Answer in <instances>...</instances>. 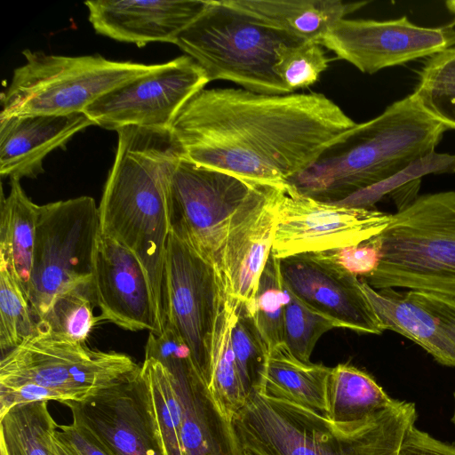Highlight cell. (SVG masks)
Listing matches in <instances>:
<instances>
[{
	"instance_id": "7",
	"label": "cell",
	"mask_w": 455,
	"mask_h": 455,
	"mask_svg": "<svg viewBox=\"0 0 455 455\" xmlns=\"http://www.w3.org/2000/svg\"><path fill=\"white\" fill-rule=\"evenodd\" d=\"M300 40L259 22L226 0H207L173 44L203 68L210 82L224 80L253 92L288 94L292 92L275 71L276 55L283 45Z\"/></svg>"
},
{
	"instance_id": "32",
	"label": "cell",
	"mask_w": 455,
	"mask_h": 455,
	"mask_svg": "<svg viewBox=\"0 0 455 455\" xmlns=\"http://www.w3.org/2000/svg\"><path fill=\"white\" fill-rule=\"evenodd\" d=\"M231 345L247 398L259 393L265 377L269 349L250 308L238 302L231 331Z\"/></svg>"
},
{
	"instance_id": "34",
	"label": "cell",
	"mask_w": 455,
	"mask_h": 455,
	"mask_svg": "<svg viewBox=\"0 0 455 455\" xmlns=\"http://www.w3.org/2000/svg\"><path fill=\"white\" fill-rule=\"evenodd\" d=\"M250 310L269 352L283 344L284 289L279 259L275 256L273 251L259 278Z\"/></svg>"
},
{
	"instance_id": "23",
	"label": "cell",
	"mask_w": 455,
	"mask_h": 455,
	"mask_svg": "<svg viewBox=\"0 0 455 455\" xmlns=\"http://www.w3.org/2000/svg\"><path fill=\"white\" fill-rule=\"evenodd\" d=\"M259 22L302 40L319 41L367 2L340 0H226Z\"/></svg>"
},
{
	"instance_id": "9",
	"label": "cell",
	"mask_w": 455,
	"mask_h": 455,
	"mask_svg": "<svg viewBox=\"0 0 455 455\" xmlns=\"http://www.w3.org/2000/svg\"><path fill=\"white\" fill-rule=\"evenodd\" d=\"M99 207L82 196L37 206L28 300L36 321L60 293L92 279Z\"/></svg>"
},
{
	"instance_id": "1",
	"label": "cell",
	"mask_w": 455,
	"mask_h": 455,
	"mask_svg": "<svg viewBox=\"0 0 455 455\" xmlns=\"http://www.w3.org/2000/svg\"><path fill=\"white\" fill-rule=\"evenodd\" d=\"M356 123L323 93L202 89L170 129L184 157L256 184L304 172Z\"/></svg>"
},
{
	"instance_id": "30",
	"label": "cell",
	"mask_w": 455,
	"mask_h": 455,
	"mask_svg": "<svg viewBox=\"0 0 455 455\" xmlns=\"http://www.w3.org/2000/svg\"><path fill=\"white\" fill-rule=\"evenodd\" d=\"M90 285L58 294L36 321V333L85 343L94 326L100 322L92 312L94 300Z\"/></svg>"
},
{
	"instance_id": "45",
	"label": "cell",
	"mask_w": 455,
	"mask_h": 455,
	"mask_svg": "<svg viewBox=\"0 0 455 455\" xmlns=\"http://www.w3.org/2000/svg\"><path fill=\"white\" fill-rule=\"evenodd\" d=\"M453 398H454V409H453V413H452V416L451 418V421L452 422V424L454 425L455 427V391L453 393Z\"/></svg>"
},
{
	"instance_id": "26",
	"label": "cell",
	"mask_w": 455,
	"mask_h": 455,
	"mask_svg": "<svg viewBox=\"0 0 455 455\" xmlns=\"http://www.w3.org/2000/svg\"><path fill=\"white\" fill-rule=\"evenodd\" d=\"M366 371L349 363L331 368L327 384V412L335 423H355L395 403Z\"/></svg>"
},
{
	"instance_id": "35",
	"label": "cell",
	"mask_w": 455,
	"mask_h": 455,
	"mask_svg": "<svg viewBox=\"0 0 455 455\" xmlns=\"http://www.w3.org/2000/svg\"><path fill=\"white\" fill-rule=\"evenodd\" d=\"M26 294L0 262V348L2 355L36 334V322Z\"/></svg>"
},
{
	"instance_id": "28",
	"label": "cell",
	"mask_w": 455,
	"mask_h": 455,
	"mask_svg": "<svg viewBox=\"0 0 455 455\" xmlns=\"http://www.w3.org/2000/svg\"><path fill=\"white\" fill-rule=\"evenodd\" d=\"M141 372L164 455H184L181 443L183 404L168 370L155 359H145Z\"/></svg>"
},
{
	"instance_id": "41",
	"label": "cell",
	"mask_w": 455,
	"mask_h": 455,
	"mask_svg": "<svg viewBox=\"0 0 455 455\" xmlns=\"http://www.w3.org/2000/svg\"><path fill=\"white\" fill-rule=\"evenodd\" d=\"M409 297L436 317L455 342V299L444 296L407 291Z\"/></svg>"
},
{
	"instance_id": "14",
	"label": "cell",
	"mask_w": 455,
	"mask_h": 455,
	"mask_svg": "<svg viewBox=\"0 0 455 455\" xmlns=\"http://www.w3.org/2000/svg\"><path fill=\"white\" fill-rule=\"evenodd\" d=\"M319 44L338 59L371 75L452 47L455 26L420 27L406 16L388 20L345 18Z\"/></svg>"
},
{
	"instance_id": "36",
	"label": "cell",
	"mask_w": 455,
	"mask_h": 455,
	"mask_svg": "<svg viewBox=\"0 0 455 455\" xmlns=\"http://www.w3.org/2000/svg\"><path fill=\"white\" fill-rule=\"evenodd\" d=\"M330 61L318 42L300 40L278 50L275 71L293 92L314 84L327 69Z\"/></svg>"
},
{
	"instance_id": "31",
	"label": "cell",
	"mask_w": 455,
	"mask_h": 455,
	"mask_svg": "<svg viewBox=\"0 0 455 455\" xmlns=\"http://www.w3.org/2000/svg\"><path fill=\"white\" fill-rule=\"evenodd\" d=\"M412 94L427 114L455 130V47L427 58Z\"/></svg>"
},
{
	"instance_id": "3",
	"label": "cell",
	"mask_w": 455,
	"mask_h": 455,
	"mask_svg": "<svg viewBox=\"0 0 455 455\" xmlns=\"http://www.w3.org/2000/svg\"><path fill=\"white\" fill-rule=\"evenodd\" d=\"M447 130L411 93L356 124L287 182L306 196L337 203L435 152Z\"/></svg>"
},
{
	"instance_id": "10",
	"label": "cell",
	"mask_w": 455,
	"mask_h": 455,
	"mask_svg": "<svg viewBox=\"0 0 455 455\" xmlns=\"http://www.w3.org/2000/svg\"><path fill=\"white\" fill-rule=\"evenodd\" d=\"M255 185L183 156L170 181L171 230L220 273L230 221Z\"/></svg>"
},
{
	"instance_id": "25",
	"label": "cell",
	"mask_w": 455,
	"mask_h": 455,
	"mask_svg": "<svg viewBox=\"0 0 455 455\" xmlns=\"http://www.w3.org/2000/svg\"><path fill=\"white\" fill-rule=\"evenodd\" d=\"M37 204L24 192L20 180L10 179V193L0 203V262L28 298L36 241Z\"/></svg>"
},
{
	"instance_id": "37",
	"label": "cell",
	"mask_w": 455,
	"mask_h": 455,
	"mask_svg": "<svg viewBox=\"0 0 455 455\" xmlns=\"http://www.w3.org/2000/svg\"><path fill=\"white\" fill-rule=\"evenodd\" d=\"M443 172H455V155L434 152L417 160L388 179L332 204L356 208H371L387 193L395 189L400 192L405 188H412L414 184L419 183L422 176Z\"/></svg>"
},
{
	"instance_id": "15",
	"label": "cell",
	"mask_w": 455,
	"mask_h": 455,
	"mask_svg": "<svg viewBox=\"0 0 455 455\" xmlns=\"http://www.w3.org/2000/svg\"><path fill=\"white\" fill-rule=\"evenodd\" d=\"M90 286L100 321L132 331L163 332L164 325L141 262L130 249L100 233Z\"/></svg>"
},
{
	"instance_id": "24",
	"label": "cell",
	"mask_w": 455,
	"mask_h": 455,
	"mask_svg": "<svg viewBox=\"0 0 455 455\" xmlns=\"http://www.w3.org/2000/svg\"><path fill=\"white\" fill-rule=\"evenodd\" d=\"M331 371V368L323 364L299 360L283 343L269 352L259 394L325 415L327 384Z\"/></svg>"
},
{
	"instance_id": "18",
	"label": "cell",
	"mask_w": 455,
	"mask_h": 455,
	"mask_svg": "<svg viewBox=\"0 0 455 455\" xmlns=\"http://www.w3.org/2000/svg\"><path fill=\"white\" fill-rule=\"evenodd\" d=\"M283 285L300 300L356 332L385 331L361 281L313 253L279 259Z\"/></svg>"
},
{
	"instance_id": "27",
	"label": "cell",
	"mask_w": 455,
	"mask_h": 455,
	"mask_svg": "<svg viewBox=\"0 0 455 455\" xmlns=\"http://www.w3.org/2000/svg\"><path fill=\"white\" fill-rule=\"evenodd\" d=\"M237 304L236 299L225 292L214 328L208 384L215 403L230 420L247 401L231 345Z\"/></svg>"
},
{
	"instance_id": "40",
	"label": "cell",
	"mask_w": 455,
	"mask_h": 455,
	"mask_svg": "<svg viewBox=\"0 0 455 455\" xmlns=\"http://www.w3.org/2000/svg\"><path fill=\"white\" fill-rule=\"evenodd\" d=\"M398 455H455V443L435 439L412 424L405 432Z\"/></svg>"
},
{
	"instance_id": "43",
	"label": "cell",
	"mask_w": 455,
	"mask_h": 455,
	"mask_svg": "<svg viewBox=\"0 0 455 455\" xmlns=\"http://www.w3.org/2000/svg\"><path fill=\"white\" fill-rule=\"evenodd\" d=\"M447 10L453 15L454 19L451 22L455 26V0H448L445 2Z\"/></svg>"
},
{
	"instance_id": "20",
	"label": "cell",
	"mask_w": 455,
	"mask_h": 455,
	"mask_svg": "<svg viewBox=\"0 0 455 455\" xmlns=\"http://www.w3.org/2000/svg\"><path fill=\"white\" fill-rule=\"evenodd\" d=\"M207 0L86 1L96 33L143 47L152 42L173 44L204 10Z\"/></svg>"
},
{
	"instance_id": "22",
	"label": "cell",
	"mask_w": 455,
	"mask_h": 455,
	"mask_svg": "<svg viewBox=\"0 0 455 455\" xmlns=\"http://www.w3.org/2000/svg\"><path fill=\"white\" fill-rule=\"evenodd\" d=\"M362 283V289L385 331H393L427 351L438 363L455 367V342L431 313L412 300L406 291L376 290Z\"/></svg>"
},
{
	"instance_id": "16",
	"label": "cell",
	"mask_w": 455,
	"mask_h": 455,
	"mask_svg": "<svg viewBox=\"0 0 455 455\" xmlns=\"http://www.w3.org/2000/svg\"><path fill=\"white\" fill-rule=\"evenodd\" d=\"M119 455H164L141 366L94 396L67 405Z\"/></svg>"
},
{
	"instance_id": "8",
	"label": "cell",
	"mask_w": 455,
	"mask_h": 455,
	"mask_svg": "<svg viewBox=\"0 0 455 455\" xmlns=\"http://www.w3.org/2000/svg\"><path fill=\"white\" fill-rule=\"evenodd\" d=\"M1 94L0 117L84 112L101 96L157 70L160 64L116 61L100 55L64 56L26 49Z\"/></svg>"
},
{
	"instance_id": "44",
	"label": "cell",
	"mask_w": 455,
	"mask_h": 455,
	"mask_svg": "<svg viewBox=\"0 0 455 455\" xmlns=\"http://www.w3.org/2000/svg\"><path fill=\"white\" fill-rule=\"evenodd\" d=\"M243 455H260L251 450L249 449H243Z\"/></svg>"
},
{
	"instance_id": "6",
	"label": "cell",
	"mask_w": 455,
	"mask_h": 455,
	"mask_svg": "<svg viewBox=\"0 0 455 455\" xmlns=\"http://www.w3.org/2000/svg\"><path fill=\"white\" fill-rule=\"evenodd\" d=\"M377 236L378 267L361 282L455 299V191L416 196Z\"/></svg>"
},
{
	"instance_id": "21",
	"label": "cell",
	"mask_w": 455,
	"mask_h": 455,
	"mask_svg": "<svg viewBox=\"0 0 455 455\" xmlns=\"http://www.w3.org/2000/svg\"><path fill=\"white\" fill-rule=\"evenodd\" d=\"M96 125L84 112L0 117V173L20 180L42 174L52 151L65 149L80 131Z\"/></svg>"
},
{
	"instance_id": "39",
	"label": "cell",
	"mask_w": 455,
	"mask_h": 455,
	"mask_svg": "<svg viewBox=\"0 0 455 455\" xmlns=\"http://www.w3.org/2000/svg\"><path fill=\"white\" fill-rule=\"evenodd\" d=\"M68 425H58L54 434L77 455H119L76 417Z\"/></svg>"
},
{
	"instance_id": "46",
	"label": "cell",
	"mask_w": 455,
	"mask_h": 455,
	"mask_svg": "<svg viewBox=\"0 0 455 455\" xmlns=\"http://www.w3.org/2000/svg\"><path fill=\"white\" fill-rule=\"evenodd\" d=\"M0 455H7L4 449L0 448Z\"/></svg>"
},
{
	"instance_id": "5",
	"label": "cell",
	"mask_w": 455,
	"mask_h": 455,
	"mask_svg": "<svg viewBox=\"0 0 455 455\" xmlns=\"http://www.w3.org/2000/svg\"><path fill=\"white\" fill-rule=\"evenodd\" d=\"M140 367L124 354L36 333L2 355L0 415L32 402H84Z\"/></svg>"
},
{
	"instance_id": "4",
	"label": "cell",
	"mask_w": 455,
	"mask_h": 455,
	"mask_svg": "<svg viewBox=\"0 0 455 455\" xmlns=\"http://www.w3.org/2000/svg\"><path fill=\"white\" fill-rule=\"evenodd\" d=\"M416 419L415 403L397 399L363 420L335 423L323 413L254 393L232 423L242 448L260 455H398Z\"/></svg>"
},
{
	"instance_id": "12",
	"label": "cell",
	"mask_w": 455,
	"mask_h": 455,
	"mask_svg": "<svg viewBox=\"0 0 455 455\" xmlns=\"http://www.w3.org/2000/svg\"><path fill=\"white\" fill-rule=\"evenodd\" d=\"M277 259L356 245L380 234L392 214L322 202L300 194L288 182L275 186Z\"/></svg>"
},
{
	"instance_id": "17",
	"label": "cell",
	"mask_w": 455,
	"mask_h": 455,
	"mask_svg": "<svg viewBox=\"0 0 455 455\" xmlns=\"http://www.w3.org/2000/svg\"><path fill=\"white\" fill-rule=\"evenodd\" d=\"M275 186L255 185L233 216L224 246L220 275L225 292L249 308L273 250L276 225Z\"/></svg>"
},
{
	"instance_id": "42",
	"label": "cell",
	"mask_w": 455,
	"mask_h": 455,
	"mask_svg": "<svg viewBox=\"0 0 455 455\" xmlns=\"http://www.w3.org/2000/svg\"><path fill=\"white\" fill-rule=\"evenodd\" d=\"M50 451L51 455H77L70 446L58 438L54 433L51 443Z\"/></svg>"
},
{
	"instance_id": "19",
	"label": "cell",
	"mask_w": 455,
	"mask_h": 455,
	"mask_svg": "<svg viewBox=\"0 0 455 455\" xmlns=\"http://www.w3.org/2000/svg\"><path fill=\"white\" fill-rule=\"evenodd\" d=\"M161 363L173 377L183 404L181 443L184 455H243L232 420L215 403L189 349H169Z\"/></svg>"
},
{
	"instance_id": "33",
	"label": "cell",
	"mask_w": 455,
	"mask_h": 455,
	"mask_svg": "<svg viewBox=\"0 0 455 455\" xmlns=\"http://www.w3.org/2000/svg\"><path fill=\"white\" fill-rule=\"evenodd\" d=\"M283 289V344L296 358L308 363L321 336L341 326L300 300L284 285Z\"/></svg>"
},
{
	"instance_id": "11",
	"label": "cell",
	"mask_w": 455,
	"mask_h": 455,
	"mask_svg": "<svg viewBox=\"0 0 455 455\" xmlns=\"http://www.w3.org/2000/svg\"><path fill=\"white\" fill-rule=\"evenodd\" d=\"M224 295L214 265L171 230L164 268L165 324L187 345L207 386L214 328Z\"/></svg>"
},
{
	"instance_id": "38",
	"label": "cell",
	"mask_w": 455,
	"mask_h": 455,
	"mask_svg": "<svg viewBox=\"0 0 455 455\" xmlns=\"http://www.w3.org/2000/svg\"><path fill=\"white\" fill-rule=\"evenodd\" d=\"M313 254L334 267L363 281L378 267L380 245L376 235L356 245Z\"/></svg>"
},
{
	"instance_id": "2",
	"label": "cell",
	"mask_w": 455,
	"mask_h": 455,
	"mask_svg": "<svg viewBox=\"0 0 455 455\" xmlns=\"http://www.w3.org/2000/svg\"><path fill=\"white\" fill-rule=\"evenodd\" d=\"M117 135L115 161L99 205L100 231L138 257L165 325L169 189L183 151L170 128L127 126Z\"/></svg>"
},
{
	"instance_id": "13",
	"label": "cell",
	"mask_w": 455,
	"mask_h": 455,
	"mask_svg": "<svg viewBox=\"0 0 455 455\" xmlns=\"http://www.w3.org/2000/svg\"><path fill=\"white\" fill-rule=\"evenodd\" d=\"M209 82L203 68L182 55L110 91L84 113L96 125L116 132L127 126L170 128L183 105Z\"/></svg>"
},
{
	"instance_id": "29",
	"label": "cell",
	"mask_w": 455,
	"mask_h": 455,
	"mask_svg": "<svg viewBox=\"0 0 455 455\" xmlns=\"http://www.w3.org/2000/svg\"><path fill=\"white\" fill-rule=\"evenodd\" d=\"M57 427L48 402L16 405L0 415V447L7 455H51Z\"/></svg>"
}]
</instances>
